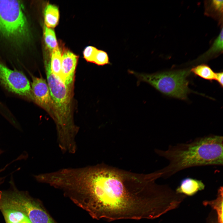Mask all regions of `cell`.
Listing matches in <instances>:
<instances>
[{"mask_svg":"<svg viewBox=\"0 0 223 223\" xmlns=\"http://www.w3.org/2000/svg\"><path fill=\"white\" fill-rule=\"evenodd\" d=\"M6 223H32L28 218L19 211L11 209L0 210Z\"/></svg>","mask_w":223,"mask_h":223,"instance_id":"9","label":"cell"},{"mask_svg":"<svg viewBox=\"0 0 223 223\" xmlns=\"http://www.w3.org/2000/svg\"><path fill=\"white\" fill-rule=\"evenodd\" d=\"M98 49L95 47L89 46L86 47L83 51L84 57L88 62L93 63V60Z\"/></svg>","mask_w":223,"mask_h":223,"instance_id":"17","label":"cell"},{"mask_svg":"<svg viewBox=\"0 0 223 223\" xmlns=\"http://www.w3.org/2000/svg\"><path fill=\"white\" fill-rule=\"evenodd\" d=\"M78 58L68 50L62 53L61 79L68 85L72 86Z\"/></svg>","mask_w":223,"mask_h":223,"instance_id":"7","label":"cell"},{"mask_svg":"<svg viewBox=\"0 0 223 223\" xmlns=\"http://www.w3.org/2000/svg\"><path fill=\"white\" fill-rule=\"evenodd\" d=\"M45 22L48 28H54L57 24L59 19V12L56 6L48 4L46 7L44 12Z\"/></svg>","mask_w":223,"mask_h":223,"instance_id":"10","label":"cell"},{"mask_svg":"<svg viewBox=\"0 0 223 223\" xmlns=\"http://www.w3.org/2000/svg\"><path fill=\"white\" fill-rule=\"evenodd\" d=\"M212 223H214V221H212ZM215 223H220L218 220L217 219V220L215 221ZM212 223V222H211ZM211 223L210 221V223Z\"/></svg>","mask_w":223,"mask_h":223,"instance_id":"20","label":"cell"},{"mask_svg":"<svg viewBox=\"0 0 223 223\" xmlns=\"http://www.w3.org/2000/svg\"><path fill=\"white\" fill-rule=\"evenodd\" d=\"M93 63L101 66L109 64L110 63L107 54L103 50L98 49L94 57Z\"/></svg>","mask_w":223,"mask_h":223,"instance_id":"16","label":"cell"},{"mask_svg":"<svg viewBox=\"0 0 223 223\" xmlns=\"http://www.w3.org/2000/svg\"><path fill=\"white\" fill-rule=\"evenodd\" d=\"M62 53L58 47L52 51L50 66L52 73L61 79Z\"/></svg>","mask_w":223,"mask_h":223,"instance_id":"12","label":"cell"},{"mask_svg":"<svg viewBox=\"0 0 223 223\" xmlns=\"http://www.w3.org/2000/svg\"><path fill=\"white\" fill-rule=\"evenodd\" d=\"M223 0H214L212 1L211 7L214 11L222 13L223 10Z\"/></svg>","mask_w":223,"mask_h":223,"instance_id":"18","label":"cell"},{"mask_svg":"<svg viewBox=\"0 0 223 223\" xmlns=\"http://www.w3.org/2000/svg\"><path fill=\"white\" fill-rule=\"evenodd\" d=\"M223 72H220L216 73V76L215 80H216L220 85V86L223 87Z\"/></svg>","mask_w":223,"mask_h":223,"instance_id":"19","label":"cell"},{"mask_svg":"<svg viewBox=\"0 0 223 223\" xmlns=\"http://www.w3.org/2000/svg\"><path fill=\"white\" fill-rule=\"evenodd\" d=\"M139 82H146L163 94L181 100H186L191 92L188 87L187 70L162 72L151 74L140 73L129 70Z\"/></svg>","mask_w":223,"mask_h":223,"instance_id":"4","label":"cell"},{"mask_svg":"<svg viewBox=\"0 0 223 223\" xmlns=\"http://www.w3.org/2000/svg\"><path fill=\"white\" fill-rule=\"evenodd\" d=\"M32 78L31 86L33 101L53 116V103L46 80L42 77L32 76Z\"/></svg>","mask_w":223,"mask_h":223,"instance_id":"6","label":"cell"},{"mask_svg":"<svg viewBox=\"0 0 223 223\" xmlns=\"http://www.w3.org/2000/svg\"><path fill=\"white\" fill-rule=\"evenodd\" d=\"M0 84L8 91L33 101L31 84L26 77L0 61Z\"/></svg>","mask_w":223,"mask_h":223,"instance_id":"5","label":"cell"},{"mask_svg":"<svg viewBox=\"0 0 223 223\" xmlns=\"http://www.w3.org/2000/svg\"><path fill=\"white\" fill-rule=\"evenodd\" d=\"M223 28L218 37L214 42L212 46L206 53V55H209L220 52L223 50Z\"/></svg>","mask_w":223,"mask_h":223,"instance_id":"15","label":"cell"},{"mask_svg":"<svg viewBox=\"0 0 223 223\" xmlns=\"http://www.w3.org/2000/svg\"><path fill=\"white\" fill-rule=\"evenodd\" d=\"M44 36L45 43L50 50L52 51L58 47V44L54 31L45 25Z\"/></svg>","mask_w":223,"mask_h":223,"instance_id":"13","label":"cell"},{"mask_svg":"<svg viewBox=\"0 0 223 223\" xmlns=\"http://www.w3.org/2000/svg\"><path fill=\"white\" fill-rule=\"evenodd\" d=\"M190 72L203 79L210 81L215 79L216 73L206 64H201L191 69Z\"/></svg>","mask_w":223,"mask_h":223,"instance_id":"11","label":"cell"},{"mask_svg":"<svg viewBox=\"0 0 223 223\" xmlns=\"http://www.w3.org/2000/svg\"><path fill=\"white\" fill-rule=\"evenodd\" d=\"M0 36L18 46L29 41V28L20 1L0 0Z\"/></svg>","mask_w":223,"mask_h":223,"instance_id":"3","label":"cell"},{"mask_svg":"<svg viewBox=\"0 0 223 223\" xmlns=\"http://www.w3.org/2000/svg\"><path fill=\"white\" fill-rule=\"evenodd\" d=\"M2 152H3L2 151V150H1L0 149V155L1 154V153H2Z\"/></svg>","mask_w":223,"mask_h":223,"instance_id":"21","label":"cell"},{"mask_svg":"<svg viewBox=\"0 0 223 223\" xmlns=\"http://www.w3.org/2000/svg\"><path fill=\"white\" fill-rule=\"evenodd\" d=\"M222 188L220 189L218 193V197L216 200L211 201H206V203L212 206L213 208L216 210L217 214V218L219 221L223 223V201L222 191L221 190Z\"/></svg>","mask_w":223,"mask_h":223,"instance_id":"14","label":"cell"},{"mask_svg":"<svg viewBox=\"0 0 223 223\" xmlns=\"http://www.w3.org/2000/svg\"><path fill=\"white\" fill-rule=\"evenodd\" d=\"M156 152L169 161L168 165L157 172L159 177L167 178L190 167L222 165L223 138L209 135L186 143L170 145L166 150Z\"/></svg>","mask_w":223,"mask_h":223,"instance_id":"2","label":"cell"},{"mask_svg":"<svg viewBox=\"0 0 223 223\" xmlns=\"http://www.w3.org/2000/svg\"><path fill=\"white\" fill-rule=\"evenodd\" d=\"M85 195L86 212L97 220L154 219L163 208L161 195L148 183L100 165L89 176Z\"/></svg>","mask_w":223,"mask_h":223,"instance_id":"1","label":"cell"},{"mask_svg":"<svg viewBox=\"0 0 223 223\" xmlns=\"http://www.w3.org/2000/svg\"><path fill=\"white\" fill-rule=\"evenodd\" d=\"M205 185L202 181L191 177L182 179L176 189L177 194L192 196L198 191L203 190Z\"/></svg>","mask_w":223,"mask_h":223,"instance_id":"8","label":"cell"}]
</instances>
